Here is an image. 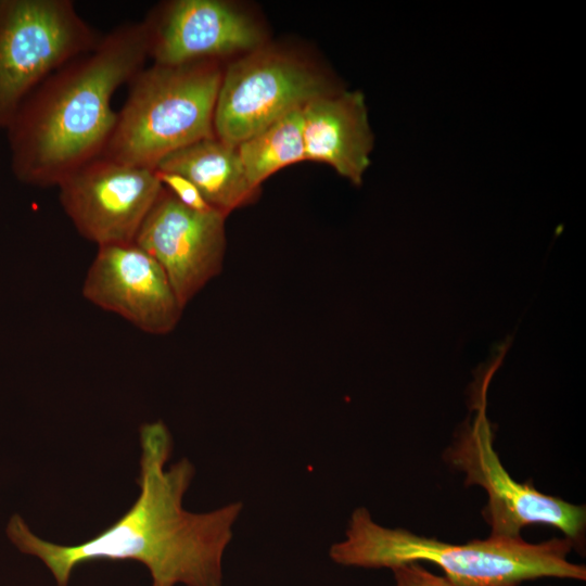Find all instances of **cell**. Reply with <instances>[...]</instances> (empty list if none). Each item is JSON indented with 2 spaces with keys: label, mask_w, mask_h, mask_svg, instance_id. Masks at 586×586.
<instances>
[{
  "label": "cell",
  "mask_w": 586,
  "mask_h": 586,
  "mask_svg": "<svg viewBox=\"0 0 586 586\" xmlns=\"http://www.w3.org/2000/svg\"><path fill=\"white\" fill-rule=\"evenodd\" d=\"M81 292L154 335L171 332L183 310L163 267L136 242L98 246Z\"/></svg>",
  "instance_id": "30bf717a"
},
{
  "label": "cell",
  "mask_w": 586,
  "mask_h": 586,
  "mask_svg": "<svg viewBox=\"0 0 586 586\" xmlns=\"http://www.w3.org/2000/svg\"><path fill=\"white\" fill-rule=\"evenodd\" d=\"M140 494L112 525L78 545H59L35 535L14 515L7 533L24 553L37 557L56 586H68L73 571L93 560H133L150 572L152 586H222V558L243 504L208 512L186 510L182 499L195 469L186 458L166 469L171 434L163 421L139 429Z\"/></svg>",
  "instance_id": "6da1fadb"
},
{
  "label": "cell",
  "mask_w": 586,
  "mask_h": 586,
  "mask_svg": "<svg viewBox=\"0 0 586 586\" xmlns=\"http://www.w3.org/2000/svg\"><path fill=\"white\" fill-rule=\"evenodd\" d=\"M499 360L486 372L475 415L464 423L454 442L443 454L450 468L464 474V485L482 487L486 505L482 510L492 536L521 538L523 528L530 524H545L558 528L571 540L573 549L585 550L586 509L559 497L544 494L531 483L515 481L494 448L493 424L486 415V393L491 378Z\"/></svg>",
  "instance_id": "5b68a950"
},
{
  "label": "cell",
  "mask_w": 586,
  "mask_h": 586,
  "mask_svg": "<svg viewBox=\"0 0 586 586\" xmlns=\"http://www.w3.org/2000/svg\"><path fill=\"white\" fill-rule=\"evenodd\" d=\"M155 169L187 178L213 209L226 216L258 193L245 178L237 146L215 136L170 153Z\"/></svg>",
  "instance_id": "4fadbf2b"
},
{
  "label": "cell",
  "mask_w": 586,
  "mask_h": 586,
  "mask_svg": "<svg viewBox=\"0 0 586 586\" xmlns=\"http://www.w3.org/2000/svg\"><path fill=\"white\" fill-rule=\"evenodd\" d=\"M222 71L214 60L143 67L128 82L102 156L155 169L170 153L214 137Z\"/></svg>",
  "instance_id": "277c9868"
},
{
  "label": "cell",
  "mask_w": 586,
  "mask_h": 586,
  "mask_svg": "<svg viewBox=\"0 0 586 586\" xmlns=\"http://www.w3.org/2000/svg\"><path fill=\"white\" fill-rule=\"evenodd\" d=\"M328 90L326 79L298 58L259 48L232 62L220 80L214 135L237 146Z\"/></svg>",
  "instance_id": "52a82bcc"
},
{
  "label": "cell",
  "mask_w": 586,
  "mask_h": 586,
  "mask_svg": "<svg viewBox=\"0 0 586 586\" xmlns=\"http://www.w3.org/2000/svg\"><path fill=\"white\" fill-rule=\"evenodd\" d=\"M225 218L193 211L164 187L135 242L165 270L180 305H186L222 269Z\"/></svg>",
  "instance_id": "9c48e42d"
},
{
  "label": "cell",
  "mask_w": 586,
  "mask_h": 586,
  "mask_svg": "<svg viewBox=\"0 0 586 586\" xmlns=\"http://www.w3.org/2000/svg\"><path fill=\"white\" fill-rule=\"evenodd\" d=\"M391 570L396 586H455L445 576L428 571L421 562H406Z\"/></svg>",
  "instance_id": "2e32d148"
},
{
  "label": "cell",
  "mask_w": 586,
  "mask_h": 586,
  "mask_svg": "<svg viewBox=\"0 0 586 586\" xmlns=\"http://www.w3.org/2000/svg\"><path fill=\"white\" fill-rule=\"evenodd\" d=\"M148 58L143 21L127 22L40 82L5 129L14 177L36 188L56 187L102 156L117 119L112 98Z\"/></svg>",
  "instance_id": "7a4b0ae2"
},
{
  "label": "cell",
  "mask_w": 586,
  "mask_h": 586,
  "mask_svg": "<svg viewBox=\"0 0 586 586\" xmlns=\"http://www.w3.org/2000/svg\"><path fill=\"white\" fill-rule=\"evenodd\" d=\"M245 178L258 190L279 169L305 160L302 107L283 115L237 145Z\"/></svg>",
  "instance_id": "5bb4252c"
},
{
  "label": "cell",
  "mask_w": 586,
  "mask_h": 586,
  "mask_svg": "<svg viewBox=\"0 0 586 586\" xmlns=\"http://www.w3.org/2000/svg\"><path fill=\"white\" fill-rule=\"evenodd\" d=\"M572 550L565 537L532 544L489 535L450 544L380 525L360 507L351 515L345 539L333 544L329 556L336 564L366 569L430 562L455 586H520L543 577L585 581L586 566L568 559Z\"/></svg>",
  "instance_id": "3957f363"
},
{
  "label": "cell",
  "mask_w": 586,
  "mask_h": 586,
  "mask_svg": "<svg viewBox=\"0 0 586 586\" xmlns=\"http://www.w3.org/2000/svg\"><path fill=\"white\" fill-rule=\"evenodd\" d=\"M149 58L180 65L249 53L262 48L257 23L220 0H175L160 5L143 21Z\"/></svg>",
  "instance_id": "8fae6325"
},
{
  "label": "cell",
  "mask_w": 586,
  "mask_h": 586,
  "mask_svg": "<svg viewBox=\"0 0 586 586\" xmlns=\"http://www.w3.org/2000/svg\"><path fill=\"white\" fill-rule=\"evenodd\" d=\"M305 160L329 164L360 184L373 145L365 98L359 91L327 92L302 107Z\"/></svg>",
  "instance_id": "7c38bea8"
},
{
  "label": "cell",
  "mask_w": 586,
  "mask_h": 586,
  "mask_svg": "<svg viewBox=\"0 0 586 586\" xmlns=\"http://www.w3.org/2000/svg\"><path fill=\"white\" fill-rule=\"evenodd\" d=\"M155 173L161 184L184 206L198 212H207L213 209L207 204L199 189L187 178L169 171L155 169Z\"/></svg>",
  "instance_id": "9a60e30c"
},
{
  "label": "cell",
  "mask_w": 586,
  "mask_h": 586,
  "mask_svg": "<svg viewBox=\"0 0 586 586\" xmlns=\"http://www.w3.org/2000/svg\"><path fill=\"white\" fill-rule=\"evenodd\" d=\"M101 37L72 0H0V132L40 82Z\"/></svg>",
  "instance_id": "8992f818"
},
{
  "label": "cell",
  "mask_w": 586,
  "mask_h": 586,
  "mask_svg": "<svg viewBox=\"0 0 586 586\" xmlns=\"http://www.w3.org/2000/svg\"><path fill=\"white\" fill-rule=\"evenodd\" d=\"M56 187L78 233L98 246L135 242L163 189L155 169L104 156L80 166Z\"/></svg>",
  "instance_id": "ba28073f"
}]
</instances>
